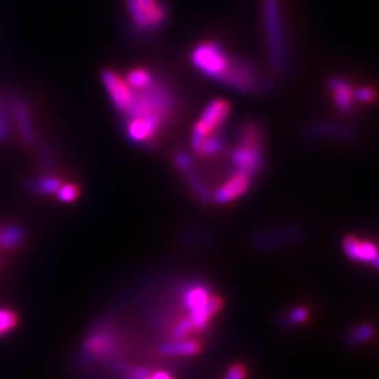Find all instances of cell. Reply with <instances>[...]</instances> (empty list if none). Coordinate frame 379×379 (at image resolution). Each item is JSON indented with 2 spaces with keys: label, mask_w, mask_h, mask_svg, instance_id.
<instances>
[{
  "label": "cell",
  "mask_w": 379,
  "mask_h": 379,
  "mask_svg": "<svg viewBox=\"0 0 379 379\" xmlns=\"http://www.w3.org/2000/svg\"><path fill=\"white\" fill-rule=\"evenodd\" d=\"M25 239V232L19 225L0 227V247L6 250H13L19 247Z\"/></svg>",
  "instance_id": "obj_13"
},
{
  "label": "cell",
  "mask_w": 379,
  "mask_h": 379,
  "mask_svg": "<svg viewBox=\"0 0 379 379\" xmlns=\"http://www.w3.org/2000/svg\"><path fill=\"white\" fill-rule=\"evenodd\" d=\"M150 375L146 368H135L128 372V379H150Z\"/></svg>",
  "instance_id": "obj_27"
},
{
  "label": "cell",
  "mask_w": 379,
  "mask_h": 379,
  "mask_svg": "<svg viewBox=\"0 0 379 379\" xmlns=\"http://www.w3.org/2000/svg\"><path fill=\"white\" fill-rule=\"evenodd\" d=\"M131 17L139 28H156L166 19V8L157 0H126Z\"/></svg>",
  "instance_id": "obj_7"
},
{
  "label": "cell",
  "mask_w": 379,
  "mask_h": 379,
  "mask_svg": "<svg viewBox=\"0 0 379 379\" xmlns=\"http://www.w3.org/2000/svg\"><path fill=\"white\" fill-rule=\"evenodd\" d=\"M184 302L196 332L208 329L211 319L222 308V301L204 286H192L184 291Z\"/></svg>",
  "instance_id": "obj_2"
},
{
  "label": "cell",
  "mask_w": 379,
  "mask_h": 379,
  "mask_svg": "<svg viewBox=\"0 0 379 379\" xmlns=\"http://www.w3.org/2000/svg\"><path fill=\"white\" fill-rule=\"evenodd\" d=\"M253 183V176L235 170V173L214 193V200L218 204H228L242 198Z\"/></svg>",
  "instance_id": "obj_8"
},
{
  "label": "cell",
  "mask_w": 379,
  "mask_h": 379,
  "mask_svg": "<svg viewBox=\"0 0 379 379\" xmlns=\"http://www.w3.org/2000/svg\"><path fill=\"white\" fill-rule=\"evenodd\" d=\"M125 80L134 90H142L149 84H152V82L154 80V76L143 68H135L128 72Z\"/></svg>",
  "instance_id": "obj_15"
},
{
  "label": "cell",
  "mask_w": 379,
  "mask_h": 379,
  "mask_svg": "<svg viewBox=\"0 0 379 379\" xmlns=\"http://www.w3.org/2000/svg\"><path fill=\"white\" fill-rule=\"evenodd\" d=\"M231 114V104L227 100L216 99L211 102L204 113L201 114L200 119L193 128L192 137V148H196L204 139L219 135V131L222 130L224 124L227 122Z\"/></svg>",
  "instance_id": "obj_5"
},
{
  "label": "cell",
  "mask_w": 379,
  "mask_h": 379,
  "mask_svg": "<svg viewBox=\"0 0 379 379\" xmlns=\"http://www.w3.org/2000/svg\"><path fill=\"white\" fill-rule=\"evenodd\" d=\"M232 163L235 170L253 177L263 168V135L255 122H247L242 126L238 145L232 152Z\"/></svg>",
  "instance_id": "obj_1"
},
{
  "label": "cell",
  "mask_w": 379,
  "mask_h": 379,
  "mask_svg": "<svg viewBox=\"0 0 379 379\" xmlns=\"http://www.w3.org/2000/svg\"><path fill=\"white\" fill-rule=\"evenodd\" d=\"M176 166L179 168V170H181L183 173L193 169V165H192V159H190V156L187 153H179L176 156Z\"/></svg>",
  "instance_id": "obj_26"
},
{
  "label": "cell",
  "mask_w": 379,
  "mask_h": 379,
  "mask_svg": "<svg viewBox=\"0 0 379 379\" xmlns=\"http://www.w3.org/2000/svg\"><path fill=\"white\" fill-rule=\"evenodd\" d=\"M192 62L201 73L220 82L229 71L233 59L218 43L205 41L193 49Z\"/></svg>",
  "instance_id": "obj_4"
},
{
  "label": "cell",
  "mask_w": 379,
  "mask_h": 379,
  "mask_svg": "<svg viewBox=\"0 0 379 379\" xmlns=\"http://www.w3.org/2000/svg\"><path fill=\"white\" fill-rule=\"evenodd\" d=\"M354 100L360 102V103H364V104H368V103L375 100V90L368 87V86L358 87V89L354 90Z\"/></svg>",
  "instance_id": "obj_24"
},
{
  "label": "cell",
  "mask_w": 379,
  "mask_h": 379,
  "mask_svg": "<svg viewBox=\"0 0 379 379\" xmlns=\"http://www.w3.org/2000/svg\"><path fill=\"white\" fill-rule=\"evenodd\" d=\"M102 82L108 93L113 106L117 108V111H119L124 115L128 114L134 104L135 90L128 83H126V80L122 76H119L118 73H115L114 71H110V69L103 71Z\"/></svg>",
  "instance_id": "obj_6"
},
{
  "label": "cell",
  "mask_w": 379,
  "mask_h": 379,
  "mask_svg": "<svg viewBox=\"0 0 379 379\" xmlns=\"http://www.w3.org/2000/svg\"><path fill=\"white\" fill-rule=\"evenodd\" d=\"M10 119H12L10 99H2L0 100V141H5L10 134L9 133Z\"/></svg>",
  "instance_id": "obj_18"
},
{
  "label": "cell",
  "mask_w": 379,
  "mask_h": 379,
  "mask_svg": "<svg viewBox=\"0 0 379 379\" xmlns=\"http://www.w3.org/2000/svg\"><path fill=\"white\" fill-rule=\"evenodd\" d=\"M372 336H374V329L369 325H363L354 329L349 334V340L353 344H363V343H367Z\"/></svg>",
  "instance_id": "obj_20"
},
{
  "label": "cell",
  "mask_w": 379,
  "mask_h": 379,
  "mask_svg": "<svg viewBox=\"0 0 379 379\" xmlns=\"http://www.w3.org/2000/svg\"><path fill=\"white\" fill-rule=\"evenodd\" d=\"M60 180L52 176L47 177H38L31 180L28 184V190L31 193H34L37 196H52L56 194L58 190L60 187Z\"/></svg>",
  "instance_id": "obj_14"
},
{
  "label": "cell",
  "mask_w": 379,
  "mask_h": 379,
  "mask_svg": "<svg viewBox=\"0 0 379 379\" xmlns=\"http://www.w3.org/2000/svg\"><path fill=\"white\" fill-rule=\"evenodd\" d=\"M193 333H196V328L192 322V319L188 318H181L180 321H177L172 329H170V340H183V338H188Z\"/></svg>",
  "instance_id": "obj_16"
},
{
  "label": "cell",
  "mask_w": 379,
  "mask_h": 379,
  "mask_svg": "<svg viewBox=\"0 0 379 379\" xmlns=\"http://www.w3.org/2000/svg\"><path fill=\"white\" fill-rule=\"evenodd\" d=\"M10 111L12 119L14 121L20 138L25 146L34 145L36 142V130L27 103L21 99H10Z\"/></svg>",
  "instance_id": "obj_9"
},
{
  "label": "cell",
  "mask_w": 379,
  "mask_h": 379,
  "mask_svg": "<svg viewBox=\"0 0 379 379\" xmlns=\"http://www.w3.org/2000/svg\"><path fill=\"white\" fill-rule=\"evenodd\" d=\"M17 316L8 309H0V336L12 332L17 325Z\"/></svg>",
  "instance_id": "obj_19"
},
{
  "label": "cell",
  "mask_w": 379,
  "mask_h": 379,
  "mask_svg": "<svg viewBox=\"0 0 379 379\" xmlns=\"http://www.w3.org/2000/svg\"><path fill=\"white\" fill-rule=\"evenodd\" d=\"M264 23L270 58L277 71L287 67V44L284 37L279 0H264Z\"/></svg>",
  "instance_id": "obj_3"
},
{
  "label": "cell",
  "mask_w": 379,
  "mask_h": 379,
  "mask_svg": "<svg viewBox=\"0 0 379 379\" xmlns=\"http://www.w3.org/2000/svg\"><path fill=\"white\" fill-rule=\"evenodd\" d=\"M190 187L193 188V192L196 193V196L203 200V201H209L211 200V193L209 190L207 188V185L203 183V180L196 174V172L193 169H190L187 172H184Z\"/></svg>",
  "instance_id": "obj_17"
},
{
  "label": "cell",
  "mask_w": 379,
  "mask_h": 379,
  "mask_svg": "<svg viewBox=\"0 0 379 379\" xmlns=\"http://www.w3.org/2000/svg\"><path fill=\"white\" fill-rule=\"evenodd\" d=\"M38 159H40L41 168H44L45 170H49L54 166V152H52V149H51L49 145L43 143L40 146Z\"/></svg>",
  "instance_id": "obj_23"
},
{
  "label": "cell",
  "mask_w": 379,
  "mask_h": 379,
  "mask_svg": "<svg viewBox=\"0 0 379 379\" xmlns=\"http://www.w3.org/2000/svg\"><path fill=\"white\" fill-rule=\"evenodd\" d=\"M328 86L332 91V97L336 107L344 113L352 111L356 100H354V89L350 86V83L340 78H333L329 80Z\"/></svg>",
  "instance_id": "obj_12"
},
{
  "label": "cell",
  "mask_w": 379,
  "mask_h": 379,
  "mask_svg": "<svg viewBox=\"0 0 379 379\" xmlns=\"http://www.w3.org/2000/svg\"><path fill=\"white\" fill-rule=\"evenodd\" d=\"M58 198L62 201V203H72L78 198L79 196V188L73 184H65V185H60L58 193H56Z\"/></svg>",
  "instance_id": "obj_22"
},
{
  "label": "cell",
  "mask_w": 379,
  "mask_h": 379,
  "mask_svg": "<svg viewBox=\"0 0 379 379\" xmlns=\"http://www.w3.org/2000/svg\"><path fill=\"white\" fill-rule=\"evenodd\" d=\"M201 350V344L193 338L170 340L157 347V353L162 357H193Z\"/></svg>",
  "instance_id": "obj_11"
},
{
  "label": "cell",
  "mask_w": 379,
  "mask_h": 379,
  "mask_svg": "<svg viewBox=\"0 0 379 379\" xmlns=\"http://www.w3.org/2000/svg\"><path fill=\"white\" fill-rule=\"evenodd\" d=\"M246 378V368L240 364H235L228 369L224 379H244Z\"/></svg>",
  "instance_id": "obj_25"
},
{
  "label": "cell",
  "mask_w": 379,
  "mask_h": 379,
  "mask_svg": "<svg viewBox=\"0 0 379 379\" xmlns=\"http://www.w3.org/2000/svg\"><path fill=\"white\" fill-rule=\"evenodd\" d=\"M343 249L349 259L357 263H372V266L378 267V250L376 246L371 242L361 240L357 236H347L343 240Z\"/></svg>",
  "instance_id": "obj_10"
},
{
  "label": "cell",
  "mask_w": 379,
  "mask_h": 379,
  "mask_svg": "<svg viewBox=\"0 0 379 379\" xmlns=\"http://www.w3.org/2000/svg\"><path fill=\"white\" fill-rule=\"evenodd\" d=\"M308 318H309L308 309L303 306H298V308L291 309V312L288 313L287 323L291 326H298V325L305 323L308 321Z\"/></svg>",
  "instance_id": "obj_21"
}]
</instances>
